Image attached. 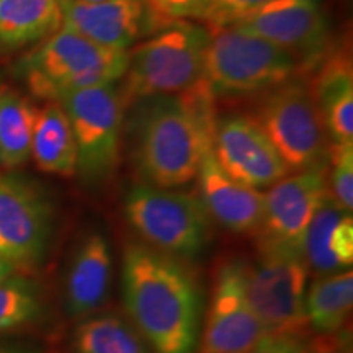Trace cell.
<instances>
[{"mask_svg":"<svg viewBox=\"0 0 353 353\" xmlns=\"http://www.w3.org/2000/svg\"><path fill=\"white\" fill-rule=\"evenodd\" d=\"M123 298L152 353H196L201 290L180 259L131 242L123 252Z\"/></svg>","mask_w":353,"mask_h":353,"instance_id":"1","label":"cell"},{"mask_svg":"<svg viewBox=\"0 0 353 353\" xmlns=\"http://www.w3.org/2000/svg\"><path fill=\"white\" fill-rule=\"evenodd\" d=\"M216 97L205 79L175 95L154 97L138 134V165L151 187L175 188L192 182L203 152L213 145Z\"/></svg>","mask_w":353,"mask_h":353,"instance_id":"2","label":"cell"},{"mask_svg":"<svg viewBox=\"0 0 353 353\" xmlns=\"http://www.w3.org/2000/svg\"><path fill=\"white\" fill-rule=\"evenodd\" d=\"M210 38L206 26L176 20L128 52L123 107L195 85L203 77Z\"/></svg>","mask_w":353,"mask_h":353,"instance_id":"3","label":"cell"},{"mask_svg":"<svg viewBox=\"0 0 353 353\" xmlns=\"http://www.w3.org/2000/svg\"><path fill=\"white\" fill-rule=\"evenodd\" d=\"M128 51H114L88 41L61 26L19 64L33 95L59 101L82 88L110 85L123 77Z\"/></svg>","mask_w":353,"mask_h":353,"instance_id":"4","label":"cell"},{"mask_svg":"<svg viewBox=\"0 0 353 353\" xmlns=\"http://www.w3.org/2000/svg\"><path fill=\"white\" fill-rule=\"evenodd\" d=\"M210 32L203 79L214 97L272 90L303 68L293 54L257 34L234 26Z\"/></svg>","mask_w":353,"mask_h":353,"instance_id":"5","label":"cell"},{"mask_svg":"<svg viewBox=\"0 0 353 353\" xmlns=\"http://www.w3.org/2000/svg\"><path fill=\"white\" fill-rule=\"evenodd\" d=\"M125 216L143 244L175 259L196 257L210 242V214L188 193L139 185L128 193Z\"/></svg>","mask_w":353,"mask_h":353,"instance_id":"6","label":"cell"},{"mask_svg":"<svg viewBox=\"0 0 353 353\" xmlns=\"http://www.w3.org/2000/svg\"><path fill=\"white\" fill-rule=\"evenodd\" d=\"M254 121L290 172L327 165L330 141L307 83L288 81L272 88Z\"/></svg>","mask_w":353,"mask_h":353,"instance_id":"7","label":"cell"},{"mask_svg":"<svg viewBox=\"0 0 353 353\" xmlns=\"http://www.w3.org/2000/svg\"><path fill=\"white\" fill-rule=\"evenodd\" d=\"M307 273L301 250L259 249L249 265L247 298L265 332L307 335Z\"/></svg>","mask_w":353,"mask_h":353,"instance_id":"8","label":"cell"},{"mask_svg":"<svg viewBox=\"0 0 353 353\" xmlns=\"http://www.w3.org/2000/svg\"><path fill=\"white\" fill-rule=\"evenodd\" d=\"M68 113L77 144V172L87 183L99 185L117 170L120 161L123 101L110 85L76 90L59 100Z\"/></svg>","mask_w":353,"mask_h":353,"instance_id":"9","label":"cell"},{"mask_svg":"<svg viewBox=\"0 0 353 353\" xmlns=\"http://www.w3.org/2000/svg\"><path fill=\"white\" fill-rule=\"evenodd\" d=\"M249 265L229 257L216 268L196 353H249L267 334L247 298Z\"/></svg>","mask_w":353,"mask_h":353,"instance_id":"10","label":"cell"},{"mask_svg":"<svg viewBox=\"0 0 353 353\" xmlns=\"http://www.w3.org/2000/svg\"><path fill=\"white\" fill-rule=\"evenodd\" d=\"M329 195L327 165L296 172L263 193L257 249L301 250L312 216Z\"/></svg>","mask_w":353,"mask_h":353,"instance_id":"11","label":"cell"},{"mask_svg":"<svg viewBox=\"0 0 353 353\" xmlns=\"http://www.w3.org/2000/svg\"><path fill=\"white\" fill-rule=\"evenodd\" d=\"M51 229L43 193L21 176H0V255L17 268H33L46 254Z\"/></svg>","mask_w":353,"mask_h":353,"instance_id":"12","label":"cell"},{"mask_svg":"<svg viewBox=\"0 0 353 353\" xmlns=\"http://www.w3.org/2000/svg\"><path fill=\"white\" fill-rule=\"evenodd\" d=\"M257 34L301 63H319L327 43V23L319 0H270L234 25Z\"/></svg>","mask_w":353,"mask_h":353,"instance_id":"13","label":"cell"},{"mask_svg":"<svg viewBox=\"0 0 353 353\" xmlns=\"http://www.w3.org/2000/svg\"><path fill=\"white\" fill-rule=\"evenodd\" d=\"M213 151L221 169L247 187H272L290 175L254 118L232 114L216 123Z\"/></svg>","mask_w":353,"mask_h":353,"instance_id":"14","label":"cell"},{"mask_svg":"<svg viewBox=\"0 0 353 353\" xmlns=\"http://www.w3.org/2000/svg\"><path fill=\"white\" fill-rule=\"evenodd\" d=\"M59 7L63 28L114 51H128L141 37L164 28L148 0H59Z\"/></svg>","mask_w":353,"mask_h":353,"instance_id":"15","label":"cell"},{"mask_svg":"<svg viewBox=\"0 0 353 353\" xmlns=\"http://www.w3.org/2000/svg\"><path fill=\"white\" fill-rule=\"evenodd\" d=\"M200 200L210 218L236 234H257L263 214V193L236 182L221 169L213 145L203 152L198 167Z\"/></svg>","mask_w":353,"mask_h":353,"instance_id":"16","label":"cell"},{"mask_svg":"<svg viewBox=\"0 0 353 353\" xmlns=\"http://www.w3.org/2000/svg\"><path fill=\"white\" fill-rule=\"evenodd\" d=\"M113 276V257L107 237L95 231L83 237L65 276V309L83 319L107 303Z\"/></svg>","mask_w":353,"mask_h":353,"instance_id":"17","label":"cell"},{"mask_svg":"<svg viewBox=\"0 0 353 353\" xmlns=\"http://www.w3.org/2000/svg\"><path fill=\"white\" fill-rule=\"evenodd\" d=\"M311 94L319 108L330 144L353 143V74L345 50L321 57Z\"/></svg>","mask_w":353,"mask_h":353,"instance_id":"18","label":"cell"},{"mask_svg":"<svg viewBox=\"0 0 353 353\" xmlns=\"http://www.w3.org/2000/svg\"><path fill=\"white\" fill-rule=\"evenodd\" d=\"M32 156L43 172L72 176L77 172V144L68 113L59 101L37 110Z\"/></svg>","mask_w":353,"mask_h":353,"instance_id":"19","label":"cell"},{"mask_svg":"<svg viewBox=\"0 0 353 353\" xmlns=\"http://www.w3.org/2000/svg\"><path fill=\"white\" fill-rule=\"evenodd\" d=\"M63 26L59 0H0V50H17Z\"/></svg>","mask_w":353,"mask_h":353,"instance_id":"20","label":"cell"},{"mask_svg":"<svg viewBox=\"0 0 353 353\" xmlns=\"http://www.w3.org/2000/svg\"><path fill=\"white\" fill-rule=\"evenodd\" d=\"M353 306L352 270L321 275L306 293V319L317 334H335L347 329Z\"/></svg>","mask_w":353,"mask_h":353,"instance_id":"21","label":"cell"},{"mask_svg":"<svg viewBox=\"0 0 353 353\" xmlns=\"http://www.w3.org/2000/svg\"><path fill=\"white\" fill-rule=\"evenodd\" d=\"M76 353H152L136 325L118 312L83 317L74 332Z\"/></svg>","mask_w":353,"mask_h":353,"instance_id":"22","label":"cell"},{"mask_svg":"<svg viewBox=\"0 0 353 353\" xmlns=\"http://www.w3.org/2000/svg\"><path fill=\"white\" fill-rule=\"evenodd\" d=\"M37 108L28 99L0 87V165L15 169L32 156Z\"/></svg>","mask_w":353,"mask_h":353,"instance_id":"23","label":"cell"},{"mask_svg":"<svg viewBox=\"0 0 353 353\" xmlns=\"http://www.w3.org/2000/svg\"><path fill=\"white\" fill-rule=\"evenodd\" d=\"M348 214L335 205L330 195L325 196L322 205L309 223L303 241V255L307 267L319 275H327L342 270L332 252L334 229L343 216Z\"/></svg>","mask_w":353,"mask_h":353,"instance_id":"24","label":"cell"},{"mask_svg":"<svg viewBox=\"0 0 353 353\" xmlns=\"http://www.w3.org/2000/svg\"><path fill=\"white\" fill-rule=\"evenodd\" d=\"M39 312L41 298L33 283L15 276L0 283V332L28 324Z\"/></svg>","mask_w":353,"mask_h":353,"instance_id":"25","label":"cell"},{"mask_svg":"<svg viewBox=\"0 0 353 353\" xmlns=\"http://www.w3.org/2000/svg\"><path fill=\"white\" fill-rule=\"evenodd\" d=\"M327 164L329 195L335 205L350 214L353 208V143L330 144Z\"/></svg>","mask_w":353,"mask_h":353,"instance_id":"26","label":"cell"},{"mask_svg":"<svg viewBox=\"0 0 353 353\" xmlns=\"http://www.w3.org/2000/svg\"><path fill=\"white\" fill-rule=\"evenodd\" d=\"M267 2L270 0H206L198 20L208 23L206 28L210 30L228 28L239 23Z\"/></svg>","mask_w":353,"mask_h":353,"instance_id":"27","label":"cell"},{"mask_svg":"<svg viewBox=\"0 0 353 353\" xmlns=\"http://www.w3.org/2000/svg\"><path fill=\"white\" fill-rule=\"evenodd\" d=\"M148 3L157 20L167 26L176 20L200 19L206 0H148Z\"/></svg>","mask_w":353,"mask_h":353,"instance_id":"28","label":"cell"},{"mask_svg":"<svg viewBox=\"0 0 353 353\" xmlns=\"http://www.w3.org/2000/svg\"><path fill=\"white\" fill-rule=\"evenodd\" d=\"M307 335L265 334L249 353H304Z\"/></svg>","mask_w":353,"mask_h":353,"instance_id":"29","label":"cell"},{"mask_svg":"<svg viewBox=\"0 0 353 353\" xmlns=\"http://www.w3.org/2000/svg\"><path fill=\"white\" fill-rule=\"evenodd\" d=\"M350 329H343L335 334H317L314 339H307L304 353H352Z\"/></svg>","mask_w":353,"mask_h":353,"instance_id":"30","label":"cell"},{"mask_svg":"<svg viewBox=\"0 0 353 353\" xmlns=\"http://www.w3.org/2000/svg\"><path fill=\"white\" fill-rule=\"evenodd\" d=\"M19 268L15 267L12 262H8L7 259H3L2 255H0V283H3V281L8 280V278L13 276V273H15Z\"/></svg>","mask_w":353,"mask_h":353,"instance_id":"31","label":"cell"},{"mask_svg":"<svg viewBox=\"0 0 353 353\" xmlns=\"http://www.w3.org/2000/svg\"><path fill=\"white\" fill-rule=\"evenodd\" d=\"M81 2H88V3H97V2H103V0H81Z\"/></svg>","mask_w":353,"mask_h":353,"instance_id":"32","label":"cell"},{"mask_svg":"<svg viewBox=\"0 0 353 353\" xmlns=\"http://www.w3.org/2000/svg\"><path fill=\"white\" fill-rule=\"evenodd\" d=\"M0 353H17V352H8V350H0Z\"/></svg>","mask_w":353,"mask_h":353,"instance_id":"33","label":"cell"}]
</instances>
